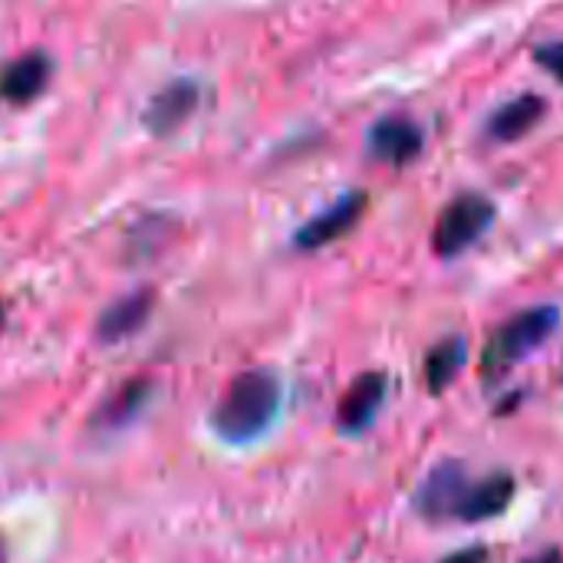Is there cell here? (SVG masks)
<instances>
[{"mask_svg":"<svg viewBox=\"0 0 563 563\" xmlns=\"http://www.w3.org/2000/svg\"><path fill=\"white\" fill-rule=\"evenodd\" d=\"M0 330H3V307H0Z\"/></svg>","mask_w":563,"mask_h":563,"instance_id":"d6986e66","label":"cell"},{"mask_svg":"<svg viewBox=\"0 0 563 563\" xmlns=\"http://www.w3.org/2000/svg\"><path fill=\"white\" fill-rule=\"evenodd\" d=\"M534 63L544 66V69L563 86V40H554V43L538 46V49H534Z\"/></svg>","mask_w":563,"mask_h":563,"instance_id":"9a60e30c","label":"cell"},{"mask_svg":"<svg viewBox=\"0 0 563 563\" xmlns=\"http://www.w3.org/2000/svg\"><path fill=\"white\" fill-rule=\"evenodd\" d=\"M49 76H53V59L43 49L23 53L0 69V99L7 106H26L49 86Z\"/></svg>","mask_w":563,"mask_h":563,"instance_id":"ba28073f","label":"cell"},{"mask_svg":"<svg viewBox=\"0 0 563 563\" xmlns=\"http://www.w3.org/2000/svg\"><path fill=\"white\" fill-rule=\"evenodd\" d=\"M525 563H563V554H561V551H554V548H551V551H541V554L528 558Z\"/></svg>","mask_w":563,"mask_h":563,"instance_id":"e0dca14e","label":"cell"},{"mask_svg":"<svg viewBox=\"0 0 563 563\" xmlns=\"http://www.w3.org/2000/svg\"><path fill=\"white\" fill-rule=\"evenodd\" d=\"M439 563H488V551H485V548H465V551L449 554L445 561Z\"/></svg>","mask_w":563,"mask_h":563,"instance_id":"2e32d148","label":"cell"},{"mask_svg":"<svg viewBox=\"0 0 563 563\" xmlns=\"http://www.w3.org/2000/svg\"><path fill=\"white\" fill-rule=\"evenodd\" d=\"M465 356H468L465 336H445L442 343H435L429 350V356H426V386H429L432 396H442L455 383L459 369L465 366Z\"/></svg>","mask_w":563,"mask_h":563,"instance_id":"4fadbf2b","label":"cell"},{"mask_svg":"<svg viewBox=\"0 0 563 563\" xmlns=\"http://www.w3.org/2000/svg\"><path fill=\"white\" fill-rule=\"evenodd\" d=\"M280 409V383L267 369H247L231 379L224 396L211 412V426L224 442H254L261 439Z\"/></svg>","mask_w":563,"mask_h":563,"instance_id":"6da1fadb","label":"cell"},{"mask_svg":"<svg viewBox=\"0 0 563 563\" xmlns=\"http://www.w3.org/2000/svg\"><path fill=\"white\" fill-rule=\"evenodd\" d=\"M369 208V198L366 191H350L343 195L340 201H333L330 208H323L320 214H313L297 234H294V244L300 251H320V247H330L336 241H343L366 214Z\"/></svg>","mask_w":563,"mask_h":563,"instance_id":"277c9868","label":"cell"},{"mask_svg":"<svg viewBox=\"0 0 563 563\" xmlns=\"http://www.w3.org/2000/svg\"><path fill=\"white\" fill-rule=\"evenodd\" d=\"M468 475L459 462H442L435 465L426 482L419 485L416 492V508L432 518V521H445V518H455L459 515V505H462V495L468 488Z\"/></svg>","mask_w":563,"mask_h":563,"instance_id":"8992f818","label":"cell"},{"mask_svg":"<svg viewBox=\"0 0 563 563\" xmlns=\"http://www.w3.org/2000/svg\"><path fill=\"white\" fill-rule=\"evenodd\" d=\"M495 218V205L485 198V195H475V191H462L459 198H452L439 221H435V231H432V247L439 257H459L465 254L492 224Z\"/></svg>","mask_w":563,"mask_h":563,"instance_id":"3957f363","label":"cell"},{"mask_svg":"<svg viewBox=\"0 0 563 563\" xmlns=\"http://www.w3.org/2000/svg\"><path fill=\"white\" fill-rule=\"evenodd\" d=\"M0 563H7V544H3V538H0Z\"/></svg>","mask_w":563,"mask_h":563,"instance_id":"ac0fdd59","label":"cell"},{"mask_svg":"<svg viewBox=\"0 0 563 563\" xmlns=\"http://www.w3.org/2000/svg\"><path fill=\"white\" fill-rule=\"evenodd\" d=\"M198 102H201V86L195 79H175L148 99L142 122L152 135H172L181 122L195 115Z\"/></svg>","mask_w":563,"mask_h":563,"instance_id":"52a82bcc","label":"cell"},{"mask_svg":"<svg viewBox=\"0 0 563 563\" xmlns=\"http://www.w3.org/2000/svg\"><path fill=\"white\" fill-rule=\"evenodd\" d=\"M511 501H515V478L505 472H495L482 482H468L455 521H465V525L495 521L508 511Z\"/></svg>","mask_w":563,"mask_h":563,"instance_id":"30bf717a","label":"cell"},{"mask_svg":"<svg viewBox=\"0 0 563 563\" xmlns=\"http://www.w3.org/2000/svg\"><path fill=\"white\" fill-rule=\"evenodd\" d=\"M548 115V99L538 92H525L515 96L508 102H501L492 119H488V139L495 142H518L525 139L531 129H538Z\"/></svg>","mask_w":563,"mask_h":563,"instance_id":"7c38bea8","label":"cell"},{"mask_svg":"<svg viewBox=\"0 0 563 563\" xmlns=\"http://www.w3.org/2000/svg\"><path fill=\"white\" fill-rule=\"evenodd\" d=\"M558 323H561L558 307H531V310H521L511 320H505L492 333V340L482 353V379L485 383L505 379L528 353H534L538 346H544L554 336Z\"/></svg>","mask_w":563,"mask_h":563,"instance_id":"7a4b0ae2","label":"cell"},{"mask_svg":"<svg viewBox=\"0 0 563 563\" xmlns=\"http://www.w3.org/2000/svg\"><path fill=\"white\" fill-rule=\"evenodd\" d=\"M383 399H386V376L383 373H363L340 399V409H336L340 432L360 435L363 429H369L373 419L379 416Z\"/></svg>","mask_w":563,"mask_h":563,"instance_id":"9c48e42d","label":"cell"},{"mask_svg":"<svg viewBox=\"0 0 563 563\" xmlns=\"http://www.w3.org/2000/svg\"><path fill=\"white\" fill-rule=\"evenodd\" d=\"M145 399H148V383H142V379L125 383L122 389H115V393L99 406L96 426H102V429H122L125 422H132V419L142 412Z\"/></svg>","mask_w":563,"mask_h":563,"instance_id":"5bb4252c","label":"cell"},{"mask_svg":"<svg viewBox=\"0 0 563 563\" xmlns=\"http://www.w3.org/2000/svg\"><path fill=\"white\" fill-rule=\"evenodd\" d=\"M152 307H155V294L148 287L119 297L109 310H102V317L96 323V336L102 343H122V340L135 336L148 323Z\"/></svg>","mask_w":563,"mask_h":563,"instance_id":"8fae6325","label":"cell"},{"mask_svg":"<svg viewBox=\"0 0 563 563\" xmlns=\"http://www.w3.org/2000/svg\"><path fill=\"white\" fill-rule=\"evenodd\" d=\"M366 145H369V155L376 162L409 165V162H416L422 155L426 135H422V129L412 119H406V115H386V119H379L369 129Z\"/></svg>","mask_w":563,"mask_h":563,"instance_id":"5b68a950","label":"cell"}]
</instances>
